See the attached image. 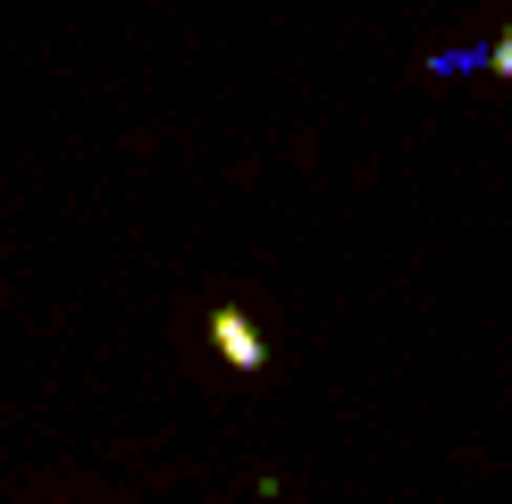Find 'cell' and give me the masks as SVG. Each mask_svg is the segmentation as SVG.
<instances>
[{
  "instance_id": "6da1fadb",
  "label": "cell",
  "mask_w": 512,
  "mask_h": 504,
  "mask_svg": "<svg viewBox=\"0 0 512 504\" xmlns=\"http://www.w3.org/2000/svg\"><path fill=\"white\" fill-rule=\"evenodd\" d=\"M210 345H219V362H227V370H261V362H269L261 328H252L236 303H219V311H210Z\"/></svg>"
},
{
  "instance_id": "7a4b0ae2",
  "label": "cell",
  "mask_w": 512,
  "mask_h": 504,
  "mask_svg": "<svg viewBox=\"0 0 512 504\" xmlns=\"http://www.w3.org/2000/svg\"><path fill=\"white\" fill-rule=\"evenodd\" d=\"M487 68V42H471V51H437L429 59V76H479Z\"/></svg>"
},
{
  "instance_id": "3957f363",
  "label": "cell",
  "mask_w": 512,
  "mask_h": 504,
  "mask_svg": "<svg viewBox=\"0 0 512 504\" xmlns=\"http://www.w3.org/2000/svg\"><path fill=\"white\" fill-rule=\"evenodd\" d=\"M487 68H496V76L512 84V26H504V42H487Z\"/></svg>"
}]
</instances>
